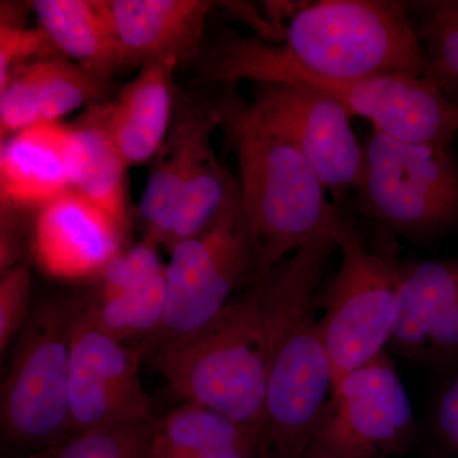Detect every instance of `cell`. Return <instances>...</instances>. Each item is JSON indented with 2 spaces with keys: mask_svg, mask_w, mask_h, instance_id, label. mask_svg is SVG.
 <instances>
[{
  "mask_svg": "<svg viewBox=\"0 0 458 458\" xmlns=\"http://www.w3.org/2000/svg\"><path fill=\"white\" fill-rule=\"evenodd\" d=\"M78 301L81 316L102 333L123 344L143 343L155 333L164 313L165 270L122 293L104 298L82 293Z\"/></svg>",
  "mask_w": 458,
  "mask_h": 458,
  "instance_id": "24",
  "label": "cell"
},
{
  "mask_svg": "<svg viewBox=\"0 0 458 458\" xmlns=\"http://www.w3.org/2000/svg\"><path fill=\"white\" fill-rule=\"evenodd\" d=\"M161 321L138 344L141 364L158 349L214 318L238 286L259 278L258 254L241 191L205 231L170 251Z\"/></svg>",
  "mask_w": 458,
  "mask_h": 458,
  "instance_id": "8",
  "label": "cell"
},
{
  "mask_svg": "<svg viewBox=\"0 0 458 458\" xmlns=\"http://www.w3.org/2000/svg\"><path fill=\"white\" fill-rule=\"evenodd\" d=\"M335 250L330 234H324L256 280L269 335L264 432L270 458H303L333 394L318 311L322 278Z\"/></svg>",
  "mask_w": 458,
  "mask_h": 458,
  "instance_id": "1",
  "label": "cell"
},
{
  "mask_svg": "<svg viewBox=\"0 0 458 458\" xmlns=\"http://www.w3.org/2000/svg\"><path fill=\"white\" fill-rule=\"evenodd\" d=\"M30 5L41 29L66 59L105 80L128 69L98 0H36Z\"/></svg>",
  "mask_w": 458,
  "mask_h": 458,
  "instance_id": "21",
  "label": "cell"
},
{
  "mask_svg": "<svg viewBox=\"0 0 458 458\" xmlns=\"http://www.w3.org/2000/svg\"><path fill=\"white\" fill-rule=\"evenodd\" d=\"M120 47L126 68L161 59L181 64L201 54L208 0H98Z\"/></svg>",
  "mask_w": 458,
  "mask_h": 458,
  "instance_id": "16",
  "label": "cell"
},
{
  "mask_svg": "<svg viewBox=\"0 0 458 458\" xmlns=\"http://www.w3.org/2000/svg\"><path fill=\"white\" fill-rule=\"evenodd\" d=\"M387 349L432 369L458 360V256L397 261L396 315Z\"/></svg>",
  "mask_w": 458,
  "mask_h": 458,
  "instance_id": "13",
  "label": "cell"
},
{
  "mask_svg": "<svg viewBox=\"0 0 458 458\" xmlns=\"http://www.w3.org/2000/svg\"><path fill=\"white\" fill-rule=\"evenodd\" d=\"M165 270L158 246L143 238L138 245L126 247L114 256L93 278L95 283L84 293L95 298L122 293L143 284Z\"/></svg>",
  "mask_w": 458,
  "mask_h": 458,
  "instance_id": "28",
  "label": "cell"
},
{
  "mask_svg": "<svg viewBox=\"0 0 458 458\" xmlns=\"http://www.w3.org/2000/svg\"><path fill=\"white\" fill-rule=\"evenodd\" d=\"M213 101L225 147L234 156L241 198L258 254L259 278L344 218L312 165L271 131L238 83H222Z\"/></svg>",
  "mask_w": 458,
  "mask_h": 458,
  "instance_id": "2",
  "label": "cell"
},
{
  "mask_svg": "<svg viewBox=\"0 0 458 458\" xmlns=\"http://www.w3.org/2000/svg\"><path fill=\"white\" fill-rule=\"evenodd\" d=\"M137 346H126L81 316L72 339L69 406L73 434L110 429L152 414Z\"/></svg>",
  "mask_w": 458,
  "mask_h": 458,
  "instance_id": "12",
  "label": "cell"
},
{
  "mask_svg": "<svg viewBox=\"0 0 458 458\" xmlns=\"http://www.w3.org/2000/svg\"><path fill=\"white\" fill-rule=\"evenodd\" d=\"M110 80L90 73L64 56L17 66L0 87L2 140L38 123H59L81 107L105 102Z\"/></svg>",
  "mask_w": 458,
  "mask_h": 458,
  "instance_id": "15",
  "label": "cell"
},
{
  "mask_svg": "<svg viewBox=\"0 0 458 458\" xmlns=\"http://www.w3.org/2000/svg\"><path fill=\"white\" fill-rule=\"evenodd\" d=\"M430 430L437 445L458 458V372L439 388L430 412Z\"/></svg>",
  "mask_w": 458,
  "mask_h": 458,
  "instance_id": "30",
  "label": "cell"
},
{
  "mask_svg": "<svg viewBox=\"0 0 458 458\" xmlns=\"http://www.w3.org/2000/svg\"><path fill=\"white\" fill-rule=\"evenodd\" d=\"M442 89L445 90V95L452 99V102L456 105L458 110V86H445L442 87Z\"/></svg>",
  "mask_w": 458,
  "mask_h": 458,
  "instance_id": "34",
  "label": "cell"
},
{
  "mask_svg": "<svg viewBox=\"0 0 458 458\" xmlns=\"http://www.w3.org/2000/svg\"><path fill=\"white\" fill-rule=\"evenodd\" d=\"M218 129L213 104L183 99L174 106L170 131L152 159L140 207L144 240L153 241L174 209L181 191L205 157L213 152Z\"/></svg>",
  "mask_w": 458,
  "mask_h": 458,
  "instance_id": "17",
  "label": "cell"
},
{
  "mask_svg": "<svg viewBox=\"0 0 458 458\" xmlns=\"http://www.w3.org/2000/svg\"><path fill=\"white\" fill-rule=\"evenodd\" d=\"M428 60L427 77L438 86H458V2L408 3Z\"/></svg>",
  "mask_w": 458,
  "mask_h": 458,
  "instance_id": "25",
  "label": "cell"
},
{
  "mask_svg": "<svg viewBox=\"0 0 458 458\" xmlns=\"http://www.w3.org/2000/svg\"><path fill=\"white\" fill-rule=\"evenodd\" d=\"M283 50L313 73L335 80L387 74L427 77L428 60L408 2L321 0L267 3Z\"/></svg>",
  "mask_w": 458,
  "mask_h": 458,
  "instance_id": "4",
  "label": "cell"
},
{
  "mask_svg": "<svg viewBox=\"0 0 458 458\" xmlns=\"http://www.w3.org/2000/svg\"><path fill=\"white\" fill-rule=\"evenodd\" d=\"M32 276L29 262L3 271L0 279V355L4 360L31 313Z\"/></svg>",
  "mask_w": 458,
  "mask_h": 458,
  "instance_id": "29",
  "label": "cell"
},
{
  "mask_svg": "<svg viewBox=\"0 0 458 458\" xmlns=\"http://www.w3.org/2000/svg\"><path fill=\"white\" fill-rule=\"evenodd\" d=\"M199 78L208 83L247 80L303 86L337 102L352 117L369 120L373 131L397 140L452 144L458 134L456 105L428 77L327 78L304 68L280 45L259 36L222 33L201 57Z\"/></svg>",
  "mask_w": 458,
  "mask_h": 458,
  "instance_id": "3",
  "label": "cell"
},
{
  "mask_svg": "<svg viewBox=\"0 0 458 458\" xmlns=\"http://www.w3.org/2000/svg\"><path fill=\"white\" fill-rule=\"evenodd\" d=\"M21 8L22 5L4 2L0 7V87L17 66L45 57L63 56L40 26H25Z\"/></svg>",
  "mask_w": 458,
  "mask_h": 458,
  "instance_id": "27",
  "label": "cell"
},
{
  "mask_svg": "<svg viewBox=\"0 0 458 458\" xmlns=\"http://www.w3.org/2000/svg\"><path fill=\"white\" fill-rule=\"evenodd\" d=\"M148 363L181 399L264 432L269 335L259 283Z\"/></svg>",
  "mask_w": 458,
  "mask_h": 458,
  "instance_id": "5",
  "label": "cell"
},
{
  "mask_svg": "<svg viewBox=\"0 0 458 458\" xmlns=\"http://www.w3.org/2000/svg\"><path fill=\"white\" fill-rule=\"evenodd\" d=\"M238 194L237 176L216 158L213 150L190 177L152 242L170 252L182 241L198 236L209 227Z\"/></svg>",
  "mask_w": 458,
  "mask_h": 458,
  "instance_id": "23",
  "label": "cell"
},
{
  "mask_svg": "<svg viewBox=\"0 0 458 458\" xmlns=\"http://www.w3.org/2000/svg\"><path fill=\"white\" fill-rule=\"evenodd\" d=\"M20 208L2 205V241H0V270L5 271L22 262L23 225Z\"/></svg>",
  "mask_w": 458,
  "mask_h": 458,
  "instance_id": "31",
  "label": "cell"
},
{
  "mask_svg": "<svg viewBox=\"0 0 458 458\" xmlns=\"http://www.w3.org/2000/svg\"><path fill=\"white\" fill-rule=\"evenodd\" d=\"M197 458H270L265 450H249V448H237V450H225L201 454Z\"/></svg>",
  "mask_w": 458,
  "mask_h": 458,
  "instance_id": "32",
  "label": "cell"
},
{
  "mask_svg": "<svg viewBox=\"0 0 458 458\" xmlns=\"http://www.w3.org/2000/svg\"><path fill=\"white\" fill-rule=\"evenodd\" d=\"M180 63L153 60L104 104L111 137L129 165L152 161L167 137L174 114V75Z\"/></svg>",
  "mask_w": 458,
  "mask_h": 458,
  "instance_id": "18",
  "label": "cell"
},
{
  "mask_svg": "<svg viewBox=\"0 0 458 458\" xmlns=\"http://www.w3.org/2000/svg\"><path fill=\"white\" fill-rule=\"evenodd\" d=\"M237 448L269 454L262 430L238 423L201 403L186 401L159 418L148 458H197Z\"/></svg>",
  "mask_w": 458,
  "mask_h": 458,
  "instance_id": "22",
  "label": "cell"
},
{
  "mask_svg": "<svg viewBox=\"0 0 458 458\" xmlns=\"http://www.w3.org/2000/svg\"><path fill=\"white\" fill-rule=\"evenodd\" d=\"M303 458H349L342 456V454H335V452L328 451L327 448L319 447V445H310L307 448L306 454Z\"/></svg>",
  "mask_w": 458,
  "mask_h": 458,
  "instance_id": "33",
  "label": "cell"
},
{
  "mask_svg": "<svg viewBox=\"0 0 458 458\" xmlns=\"http://www.w3.org/2000/svg\"><path fill=\"white\" fill-rule=\"evenodd\" d=\"M78 318V295L47 300L18 335L0 399L3 430L18 445L38 451L74 437L69 372Z\"/></svg>",
  "mask_w": 458,
  "mask_h": 458,
  "instance_id": "7",
  "label": "cell"
},
{
  "mask_svg": "<svg viewBox=\"0 0 458 458\" xmlns=\"http://www.w3.org/2000/svg\"><path fill=\"white\" fill-rule=\"evenodd\" d=\"M330 237L342 265L321 293V324L335 386L387 346L396 315L399 258L396 252L369 249L345 216Z\"/></svg>",
  "mask_w": 458,
  "mask_h": 458,
  "instance_id": "9",
  "label": "cell"
},
{
  "mask_svg": "<svg viewBox=\"0 0 458 458\" xmlns=\"http://www.w3.org/2000/svg\"><path fill=\"white\" fill-rule=\"evenodd\" d=\"M251 102L271 131L302 153L343 210L366 171V150L352 131L348 111L316 90L288 83H254Z\"/></svg>",
  "mask_w": 458,
  "mask_h": 458,
  "instance_id": "11",
  "label": "cell"
},
{
  "mask_svg": "<svg viewBox=\"0 0 458 458\" xmlns=\"http://www.w3.org/2000/svg\"><path fill=\"white\" fill-rule=\"evenodd\" d=\"M105 102L87 107L77 122L68 125L69 180L72 189L104 208L123 227L131 229L128 190L131 165L108 131Z\"/></svg>",
  "mask_w": 458,
  "mask_h": 458,
  "instance_id": "20",
  "label": "cell"
},
{
  "mask_svg": "<svg viewBox=\"0 0 458 458\" xmlns=\"http://www.w3.org/2000/svg\"><path fill=\"white\" fill-rule=\"evenodd\" d=\"M128 232L104 208L71 189L38 208L32 254L56 278H95L126 249Z\"/></svg>",
  "mask_w": 458,
  "mask_h": 458,
  "instance_id": "14",
  "label": "cell"
},
{
  "mask_svg": "<svg viewBox=\"0 0 458 458\" xmlns=\"http://www.w3.org/2000/svg\"><path fill=\"white\" fill-rule=\"evenodd\" d=\"M419 428L408 393L382 352L334 386L312 445L349 458L401 456Z\"/></svg>",
  "mask_w": 458,
  "mask_h": 458,
  "instance_id": "10",
  "label": "cell"
},
{
  "mask_svg": "<svg viewBox=\"0 0 458 458\" xmlns=\"http://www.w3.org/2000/svg\"><path fill=\"white\" fill-rule=\"evenodd\" d=\"M357 191L376 250L396 252L397 238L429 245L458 231V157L452 144L411 143L373 131Z\"/></svg>",
  "mask_w": 458,
  "mask_h": 458,
  "instance_id": "6",
  "label": "cell"
},
{
  "mask_svg": "<svg viewBox=\"0 0 458 458\" xmlns=\"http://www.w3.org/2000/svg\"><path fill=\"white\" fill-rule=\"evenodd\" d=\"M159 418L152 412L110 429L75 436L25 458H148Z\"/></svg>",
  "mask_w": 458,
  "mask_h": 458,
  "instance_id": "26",
  "label": "cell"
},
{
  "mask_svg": "<svg viewBox=\"0 0 458 458\" xmlns=\"http://www.w3.org/2000/svg\"><path fill=\"white\" fill-rule=\"evenodd\" d=\"M66 146L68 125L60 123L30 126L2 140V205L41 208L71 190Z\"/></svg>",
  "mask_w": 458,
  "mask_h": 458,
  "instance_id": "19",
  "label": "cell"
}]
</instances>
